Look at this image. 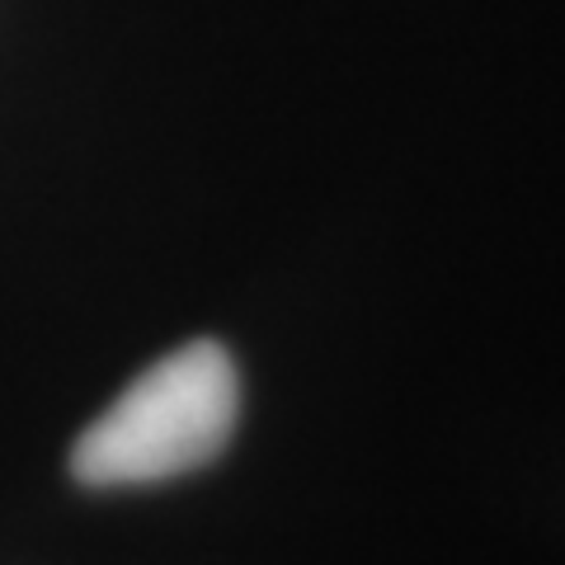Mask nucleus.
Instances as JSON below:
<instances>
[{"instance_id":"f257e3e1","label":"nucleus","mask_w":565,"mask_h":565,"mask_svg":"<svg viewBox=\"0 0 565 565\" xmlns=\"http://www.w3.org/2000/svg\"><path fill=\"white\" fill-rule=\"evenodd\" d=\"M241 377L217 340H189L132 377L81 429L71 476L81 486H151L199 471L236 434Z\"/></svg>"}]
</instances>
